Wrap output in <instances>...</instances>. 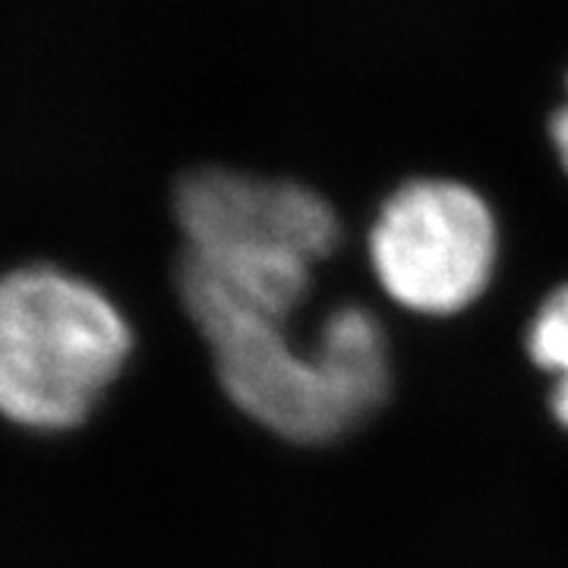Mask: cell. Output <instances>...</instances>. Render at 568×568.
Returning a JSON list of instances; mask_svg holds the SVG:
<instances>
[{
    "label": "cell",
    "mask_w": 568,
    "mask_h": 568,
    "mask_svg": "<svg viewBox=\"0 0 568 568\" xmlns=\"http://www.w3.org/2000/svg\"><path fill=\"white\" fill-rule=\"evenodd\" d=\"M227 398L250 420L301 446H323L376 414L392 386L383 325L364 306H338L294 345L287 320H244L200 332Z\"/></svg>",
    "instance_id": "cell-1"
},
{
    "label": "cell",
    "mask_w": 568,
    "mask_h": 568,
    "mask_svg": "<svg viewBox=\"0 0 568 568\" xmlns=\"http://www.w3.org/2000/svg\"><path fill=\"white\" fill-rule=\"evenodd\" d=\"M133 351L130 323L99 284L61 265L0 272V417L63 433L95 410Z\"/></svg>",
    "instance_id": "cell-2"
},
{
    "label": "cell",
    "mask_w": 568,
    "mask_h": 568,
    "mask_svg": "<svg viewBox=\"0 0 568 568\" xmlns=\"http://www.w3.org/2000/svg\"><path fill=\"white\" fill-rule=\"evenodd\" d=\"M499 231L487 200L467 183H402L369 227V263L395 304L426 316L470 306L489 284Z\"/></svg>",
    "instance_id": "cell-3"
},
{
    "label": "cell",
    "mask_w": 568,
    "mask_h": 568,
    "mask_svg": "<svg viewBox=\"0 0 568 568\" xmlns=\"http://www.w3.org/2000/svg\"><path fill=\"white\" fill-rule=\"evenodd\" d=\"M183 246H215L323 263L342 237L335 209L294 181L200 168L174 190Z\"/></svg>",
    "instance_id": "cell-4"
},
{
    "label": "cell",
    "mask_w": 568,
    "mask_h": 568,
    "mask_svg": "<svg viewBox=\"0 0 568 568\" xmlns=\"http://www.w3.org/2000/svg\"><path fill=\"white\" fill-rule=\"evenodd\" d=\"M528 351L534 364L556 376L552 417L568 429V284L556 287L540 304L528 332Z\"/></svg>",
    "instance_id": "cell-5"
},
{
    "label": "cell",
    "mask_w": 568,
    "mask_h": 568,
    "mask_svg": "<svg viewBox=\"0 0 568 568\" xmlns=\"http://www.w3.org/2000/svg\"><path fill=\"white\" fill-rule=\"evenodd\" d=\"M549 136H552V145H556V152H559V162H562V168H566V174H568V82H566V102H562V108L552 114Z\"/></svg>",
    "instance_id": "cell-6"
}]
</instances>
